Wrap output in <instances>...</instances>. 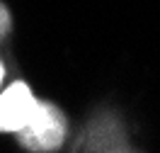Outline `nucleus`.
Returning <instances> with one entry per match:
<instances>
[{
    "instance_id": "obj_1",
    "label": "nucleus",
    "mask_w": 160,
    "mask_h": 153,
    "mask_svg": "<svg viewBox=\"0 0 160 153\" xmlns=\"http://www.w3.org/2000/svg\"><path fill=\"white\" fill-rule=\"evenodd\" d=\"M66 131L68 122L58 107L51 102H37V110L17 131V139L27 151H53L63 143Z\"/></svg>"
},
{
    "instance_id": "obj_2",
    "label": "nucleus",
    "mask_w": 160,
    "mask_h": 153,
    "mask_svg": "<svg viewBox=\"0 0 160 153\" xmlns=\"http://www.w3.org/2000/svg\"><path fill=\"white\" fill-rule=\"evenodd\" d=\"M37 97L27 83H12L0 92V131H20L37 110Z\"/></svg>"
},
{
    "instance_id": "obj_3",
    "label": "nucleus",
    "mask_w": 160,
    "mask_h": 153,
    "mask_svg": "<svg viewBox=\"0 0 160 153\" xmlns=\"http://www.w3.org/2000/svg\"><path fill=\"white\" fill-rule=\"evenodd\" d=\"M10 32V12L5 5H0V37H5Z\"/></svg>"
},
{
    "instance_id": "obj_4",
    "label": "nucleus",
    "mask_w": 160,
    "mask_h": 153,
    "mask_svg": "<svg viewBox=\"0 0 160 153\" xmlns=\"http://www.w3.org/2000/svg\"><path fill=\"white\" fill-rule=\"evenodd\" d=\"M2 75H5V71H2V63H0V83H2Z\"/></svg>"
}]
</instances>
